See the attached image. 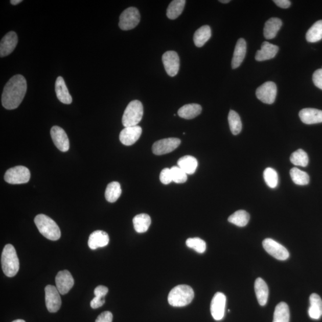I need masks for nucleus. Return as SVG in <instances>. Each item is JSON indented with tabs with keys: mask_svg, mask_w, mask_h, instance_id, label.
I'll list each match as a JSON object with an SVG mask.
<instances>
[{
	"mask_svg": "<svg viewBox=\"0 0 322 322\" xmlns=\"http://www.w3.org/2000/svg\"><path fill=\"white\" fill-rule=\"evenodd\" d=\"M322 39V20L314 23L306 34V39L309 42H316Z\"/></svg>",
	"mask_w": 322,
	"mask_h": 322,
	"instance_id": "72a5a7b5",
	"label": "nucleus"
},
{
	"mask_svg": "<svg viewBox=\"0 0 322 322\" xmlns=\"http://www.w3.org/2000/svg\"><path fill=\"white\" fill-rule=\"evenodd\" d=\"M12 322H26V321H25L24 320H21V319H17V320H14Z\"/></svg>",
	"mask_w": 322,
	"mask_h": 322,
	"instance_id": "8fccbe9b",
	"label": "nucleus"
},
{
	"mask_svg": "<svg viewBox=\"0 0 322 322\" xmlns=\"http://www.w3.org/2000/svg\"><path fill=\"white\" fill-rule=\"evenodd\" d=\"M163 62L167 73L170 77H174L180 69V58L174 51L165 53L162 57Z\"/></svg>",
	"mask_w": 322,
	"mask_h": 322,
	"instance_id": "f8f14e48",
	"label": "nucleus"
},
{
	"mask_svg": "<svg viewBox=\"0 0 322 322\" xmlns=\"http://www.w3.org/2000/svg\"><path fill=\"white\" fill-rule=\"evenodd\" d=\"M290 160L295 166L303 167H307L309 162L307 153L303 149L297 150L292 153Z\"/></svg>",
	"mask_w": 322,
	"mask_h": 322,
	"instance_id": "e433bc0d",
	"label": "nucleus"
},
{
	"mask_svg": "<svg viewBox=\"0 0 322 322\" xmlns=\"http://www.w3.org/2000/svg\"><path fill=\"white\" fill-rule=\"evenodd\" d=\"M299 116L303 123L311 125L322 123V110L305 108L300 111Z\"/></svg>",
	"mask_w": 322,
	"mask_h": 322,
	"instance_id": "6ab92c4d",
	"label": "nucleus"
},
{
	"mask_svg": "<svg viewBox=\"0 0 322 322\" xmlns=\"http://www.w3.org/2000/svg\"><path fill=\"white\" fill-rule=\"evenodd\" d=\"M35 223L40 234L51 241L60 239L61 232L56 222L44 214H38L35 218Z\"/></svg>",
	"mask_w": 322,
	"mask_h": 322,
	"instance_id": "7ed1b4c3",
	"label": "nucleus"
},
{
	"mask_svg": "<svg viewBox=\"0 0 322 322\" xmlns=\"http://www.w3.org/2000/svg\"><path fill=\"white\" fill-rule=\"evenodd\" d=\"M177 164L182 170L189 175L194 174L198 166V160L195 157L190 155L181 157L178 159Z\"/></svg>",
	"mask_w": 322,
	"mask_h": 322,
	"instance_id": "bb28decb",
	"label": "nucleus"
},
{
	"mask_svg": "<svg viewBox=\"0 0 322 322\" xmlns=\"http://www.w3.org/2000/svg\"><path fill=\"white\" fill-rule=\"evenodd\" d=\"M55 91L57 99L60 102L70 105L73 102V98L68 91L65 82L62 77H57L55 84Z\"/></svg>",
	"mask_w": 322,
	"mask_h": 322,
	"instance_id": "4be33fe9",
	"label": "nucleus"
},
{
	"mask_svg": "<svg viewBox=\"0 0 322 322\" xmlns=\"http://www.w3.org/2000/svg\"><path fill=\"white\" fill-rule=\"evenodd\" d=\"M159 178L160 181L164 185L170 184V182L173 181L171 170L167 168H164V169L160 172Z\"/></svg>",
	"mask_w": 322,
	"mask_h": 322,
	"instance_id": "a19ab883",
	"label": "nucleus"
},
{
	"mask_svg": "<svg viewBox=\"0 0 322 322\" xmlns=\"http://www.w3.org/2000/svg\"><path fill=\"white\" fill-rule=\"evenodd\" d=\"M21 2H22L21 0H12V1H10L11 4L13 5H19Z\"/></svg>",
	"mask_w": 322,
	"mask_h": 322,
	"instance_id": "de8ad7c7",
	"label": "nucleus"
},
{
	"mask_svg": "<svg viewBox=\"0 0 322 322\" xmlns=\"http://www.w3.org/2000/svg\"><path fill=\"white\" fill-rule=\"evenodd\" d=\"M273 2L278 6L283 9H288L291 5V2L289 0H274Z\"/></svg>",
	"mask_w": 322,
	"mask_h": 322,
	"instance_id": "49530a36",
	"label": "nucleus"
},
{
	"mask_svg": "<svg viewBox=\"0 0 322 322\" xmlns=\"http://www.w3.org/2000/svg\"><path fill=\"white\" fill-rule=\"evenodd\" d=\"M290 175L293 182L295 185L305 186L309 183L310 177L309 174L297 168H293L290 171Z\"/></svg>",
	"mask_w": 322,
	"mask_h": 322,
	"instance_id": "c9c22d12",
	"label": "nucleus"
},
{
	"mask_svg": "<svg viewBox=\"0 0 322 322\" xmlns=\"http://www.w3.org/2000/svg\"><path fill=\"white\" fill-rule=\"evenodd\" d=\"M313 81L317 88L322 89V68L314 72L313 75Z\"/></svg>",
	"mask_w": 322,
	"mask_h": 322,
	"instance_id": "79ce46f5",
	"label": "nucleus"
},
{
	"mask_svg": "<svg viewBox=\"0 0 322 322\" xmlns=\"http://www.w3.org/2000/svg\"><path fill=\"white\" fill-rule=\"evenodd\" d=\"M27 90L26 79L21 75H14L7 82L4 88L2 105L8 110L16 109L22 102Z\"/></svg>",
	"mask_w": 322,
	"mask_h": 322,
	"instance_id": "f257e3e1",
	"label": "nucleus"
},
{
	"mask_svg": "<svg viewBox=\"0 0 322 322\" xmlns=\"http://www.w3.org/2000/svg\"><path fill=\"white\" fill-rule=\"evenodd\" d=\"M277 95V87L273 82H265L256 90L257 98L264 103L269 105L274 102Z\"/></svg>",
	"mask_w": 322,
	"mask_h": 322,
	"instance_id": "9d476101",
	"label": "nucleus"
},
{
	"mask_svg": "<svg viewBox=\"0 0 322 322\" xmlns=\"http://www.w3.org/2000/svg\"><path fill=\"white\" fill-rule=\"evenodd\" d=\"M113 315L110 311H104L100 314L95 322H112Z\"/></svg>",
	"mask_w": 322,
	"mask_h": 322,
	"instance_id": "37998d69",
	"label": "nucleus"
},
{
	"mask_svg": "<svg viewBox=\"0 0 322 322\" xmlns=\"http://www.w3.org/2000/svg\"><path fill=\"white\" fill-rule=\"evenodd\" d=\"M228 121L232 133L234 135L239 134L242 128V121L239 114L235 110H231L228 113Z\"/></svg>",
	"mask_w": 322,
	"mask_h": 322,
	"instance_id": "f704fd0d",
	"label": "nucleus"
},
{
	"mask_svg": "<svg viewBox=\"0 0 322 322\" xmlns=\"http://www.w3.org/2000/svg\"><path fill=\"white\" fill-rule=\"evenodd\" d=\"M31 173L27 167L16 166L10 168L6 172L5 180L12 185L27 183L30 181Z\"/></svg>",
	"mask_w": 322,
	"mask_h": 322,
	"instance_id": "423d86ee",
	"label": "nucleus"
},
{
	"mask_svg": "<svg viewBox=\"0 0 322 322\" xmlns=\"http://www.w3.org/2000/svg\"><path fill=\"white\" fill-rule=\"evenodd\" d=\"M185 0H174L170 3L167 10V16L170 19L174 20L180 15L185 9Z\"/></svg>",
	"mask_w": 322,
	"mask_h": 322,
	"instance_id": "c756f323",
	"label": "nucleus"
},
{
	"mask_svg": "<svg viewBox=\"0 0 322 322\" xmlns=\"http://www.w3.org/2000/svg\"><path fill=\"white\" fill-rule=\"evenodd\" d=\"M2 269L7 277H14L19 270V261L16 249L11 244L4 248L2 255Z\"/></svg>",
	"mask_w": 322,
	"mask_h": 322,
	"instance_id": "20e7f679",
	"label": "nucleus"
},
{
	"mask_svg": "<svg viewBox=\"0 0 322 322\" xmlns=\"http://www.w3.org/2000/svg\"><path fill=\"white\" fill-rule=\"evenodd\" d=\"M18 42L16 32L10 31L4 37L0 42V56L6 57L15 49Z\"/></svg>",
	"mask_w": 322,
	"mask_h": 322,
	"instance_id": "f3484780",
	"label": "nucleus"
},
{
	"mask_svg": "<svg viewBox=\"0 0 322 322\" xmlns=\"http://www.w3.org/2000/svg\"><path fill=\"white\" fill-rule=\"evenodd\" d=\"M246 53V42L244 39L240 38L236 43L234 56L232 61L233 69H236L241 65Z\"/></svg>",
	"mask_w": 322,
	"mask_h": 322,
	"instance_id": "412c9836",
	"label": "nucleus"
},
{
	"mask_svg": "<svg viewBox=\"0 0 322 322\" xmlns=\"http://www.w3.org/2000/svg\"><path fill=\"white\" fill-rule=\"evenodd\" d=\"M122 193L121 185L117 181L110 182L107 185L105 191L106 199L110 203L116 202L119 199Z\"/></svg>",
	"mask_w": 322,
	"mask_h": 322,
	"instance_id": "2f4dec72",
	"label": "nucleus"
},
{
	"mask_svg": "<svg viewBox=\"0 0 322 322\" xmlns=\"http://www.w3.org/2000/svg\"><path fill=\"white\" fill-rule=\"evenodd\" d=\"M264 178L265 182L268 187L274 189L277 187L278 184V175L277 172L273 168H267L264 171Z\"/></svg>",
	"mask_w": 322,
	"mask_h": 322,
	"instance_id": "4c0bfd02",
	"label": "nucleus"
},
{
	"mask_svg": "<svg viewBox=\"0 0 322 322\" xmlns=\"http://www.w3.org/2000/svg\"><path fill=\"white\" fill-rule=\"evenodd\" d=\"M142 134V128L139 125L125 127L120 132V140L123 145L131 146L138 141Z\"/></svg>",
	"mask_w": 322,
	"mask_h": 322,
	"instance_id": "dca6fc26",
	"label": "nucleus"
},
{
	"mask_svg": "<svg viewBox=\"0 0 322 322\" xmlns=\"http://www.w3.org/2000/svg\"><path fill=\"white\" fill-rule=\"evenodd\" d=\"M290 312L288 304L282 302L275 308L273 322H289Z\"/></svg>",
	"mask_w": 322,
	"mask_h": 322,
	"instance_id": "7c9ffc66",
	"label": "nucleus"
},
{
	"mask_svg": "<svg viewBox=\"0 0 322 322\" xmlns=\"http://www.w3.org/2000/svg\"><path fill=\"white\" fill-rule=\"evenodd\" d=\"M181 141L177 138H168L156 142L152 146V152L156 155H163L174 151L180 146Z\"/></svg>",
	"mask_w": 322,
	"mask_h": 322,
	"instance_id": "9b49d317",
	"label": "nucleus"
},
{
	"mask_svg": "<svg viewBox=\"0 0 322 322\" xmlns=\"http://www.w3.org/2000/svg\"><path fill=\"white\" fill-rule=\"evenodd\" d=\"M56 287L60 294H66L74 285V279L69 271H60L56 277Z\"/></svg>",
	"mask_w": 322,
	"mask_h": 322,
	"instance_id": "2eb2a0df",
	"label": "nucleus"
},
{
	"mask_svg": "<svg viewBox=\"0 0 322 322\" xmlns=\"http://www.w3.org/2000/svg\"><path fill=\"white\" fill-rule=\"evenodd\" d=\"M172 179L176 183H184L188 179V174L182 170L178 166H174L171 168Z\"/></svg>",
	"mask_w": 322,
	"mask_h": 322,
	"instance_id": "ea45409f",
	"label": "nucleus"
},
{
	"mask_svg": "<svg viewBox=\"0 0 322 322\" xmlns=\"http://www.w3.org/2000/svg\"><path fill=\"white\" fill-rule=\"evenodd\" d=\"M45 300L47 309L50 313H56L60 309L62 300L60 292L55 286L49 285L45 288Z\"/></svg>",
	"mask_w": 322,
	"mask_h": 322,
	"instance_id": "1a4fd4ad",
	"label": "nucleus"
},
{
	"mask_svg": "<svg viewBox=\"0 0 322 322\" xmlns=\"http://www.w3.org/2000/svg\"><path fill=\"white\" fill-rule=\"evenodd\" d=\"M202 112V107L198 104H188L178 110V116L186 120H192L198 117Z\"/></svg>",
	"mask_w": 322,
	"mask_h": 322,
	"instance_id": "a878e982",
	"label": "nucleus"
},
{
	"mask_svg": "<svg viewBox=\"0 0 322 322\" xmlns=\"http://www.w3.org/2000/svg\"><path fill=\"white\" fill-rule=\"evenodd\" d=\"M105 303V298H101V297L95 296L90 302V306L93 309H98V308L102 307Z\"/></svg>",
	"mask_w": 322,
	"mask_h": 322,
	"instance_id": "a18cd8bd",
	"label": "nucleus"
},
{
	"mask_svg": "<svg viewBox=\"0 0 322 322\" xmlns=\"http://www.w3.org/2000/svg\"><path fill=\"white\" fill-rule=\"evenodd\" d=\"M310 306L309 315L311 318L318 320L322 316V300L317 293H312L310 296Z\"/></svg>",
	"mask_w": 322,
	"mask_h": 322,
	"instance_id": "b1692460",
	"label": "nucleus"
},
{
	"mask_svg": "<svg viewBox=\"0 0 322 322\" xmlns=\"http://www.w3.org/2000/svg\"><path fill=\"white\" fill-rule=\"evenodd\" d=\"M263 246L266 252L275 259L285 261L289 257L288 250L285 247L275 242L273 239L270 238L264 239Z\"/></svg>",
	"mask_w": 322,
	"mask_h": 322,
	"instance_id": "6e6552de",
	"label": "nucleus"
},
{
	"mask_svg": "<svg viewBox=\"0 0 322 322\" xmlns=\"http://www.w3.org/2000/svg\"><path fill=\"white\" fill-rule=\"evenodd\" d=\"M109 289L106 286L103 285L98 286L95 289L94 293L95 296L101 297L105 298L107 293H108Z\"/></svg>",
	"mask_w": 322,
	"mask_h": 322,
	"instance_id": "c03bdc74",
	"label": "nucleus"
},
{
	"mask_svg": "<svg viewBox=\"0 0 322 322\" xmlns=\"http://www.w3.org/2000/svg\"><path fill=\"white\" fill-rule=\"evenodd\" d=\"M219 2L222 3H228L231 2L230 0H220Z\"/></svg>",
	"mask_w": 322,
	"mask_h": 322,
	"instance_id": "09e8293b",
	"label": "nucleus"
},
{
	"mask_svg": "<svg viewBox=\"0 0 322 322\" xmlns=\"http://www.w3.org/2000/svg\"><path fill=\"white\" fill-rule=\"evenodd\" d=\"M226 297L224 293L217 292L214 295L211 303V313L214 320H221L224 316Z\"/></svg>",
	"mask_w": 322,
	"mask_h": 322,
	"instance_id": "ddd939ff",
	"label": "nucleus"
},
{
	"mask_svg": "<svg viewBox=\"0 0 322 322\" xmlns=\"http://www.w3.org/2000/svg\"><path fill=\"white\" fill-rule=\"evenodd\" d=\"M211 37V30L209 25H204L195 32L193 41L198 48H201Z\"/></svg>",
	"mask_w": 322,
	"mask_h": 322,
	"instance_id": "c85d7f7f",
	"label": "nucleus"
},
{
	"mask_svg": "<svg viewBox=\"0 0 322 322\" xmlns=\"http://www.w3.org/2000/svg\"><path fill=\"white\" fill-rule=\"evenodd\" d=\"M141 20V14L135 7H129L121 13L120 17L119 27L122 30H132L137 26Z\"/></svg>",
	"mask_w": 322,
	"mask_h": 322,
	"instance_id": "0eeeda50",
	"label": "nucleus"
},
{
	"mask_svg": "<svg viewBox=\"0 0 322 322\" xmlns=\"http://www.w3.org/2000/svg\"><path fill=\"white\" fill-rule=\"evenodd\" d=\"M54 144L57 148L63 152H66L70 149V141L66 132L63 128L58 126H54L50 131Z\"/></svg>",
	"mask_w": 322,
	"mask_h": 322,
	"instance_id": "4468645a",
	"label": "nucleus"
},
{
	"mask_svg": "<svg viewBox=\"0 0 322 322\" xmlns=\"http://www.w3.org/2000/svg\"><path fill=\"white\" fill-rule=\"evenodd\" d=\"M249 214L244 210H239L231 215L228 218L230 223L239 227H245L249 221Z\"/></svg>",
	"mask_w": 322,
	"mask_h": 322,
	"instance_id": "473e14b6",
	"label": "nucleus"
},
{
	"mask_svg": "<svg viewBox=\"0 0 322 322\" xmlns=\"http://www.w3.org/2000/svg\"><path fill=\"white\" fill-rule=\"evenodd\" d=\"M258 302L261 306H264L267 303L268 288L266 282L260 278L256 279L254 285Z\"/></svg>",
	"mask_w": 322,
	"mask_h": 322,
	"instance_id": "393cba45",
	"label": "nucleus"
},
{
	"mask_svg": "<svg viewBox=\"0 0 322 322\" xmlns=\"http://www.w3.org/2000/svg\"><path fill=\"white\" fill-rule=\"evenodd\" d=\"M109 237L106 232L96 231L89 235L88 241L89 248L95 250L108 245Z\"/></svg>",
	"mask_w": 322,
	"mask_h": 322,
	"instance_id": "a211bd4d",
	"label": "nucleus"
},
{
	"mask_svg": "<svg viewBox=\"0 0 322 322\" xmlns=\"http://www.w3.org/2000/svg\"><path fill=\"white\" fill-rule=\"evenodd\" d=\"M186 243L189 248L200 254L205 252L206 248L205 242L199 238H189Z\"/></svg>",
	"mask_w": 322,
	"mask_h": 322,
	"instance_id": "58836bf2",
	"label": "nucleus"
},
{
	"mask_svg": "<svg viewBox=\"0 0 322 322\" xmlns=\"http://www.w3.org/2000/svg\"><path fill=\"white\" fill-rule=\"evenodd\" d=\"M143 107L141 102L135 100L128 104L124 111L123 124L125 127L136 126L142 120Z\"/></svg>",
	"mask_w": 322,
	"mask_h": 322,
	"instance_id": "39448f33",
	"label": "nucleus"
},
{
	"mask_svg": "<svg viewBox=\"0 0 322 322\" xmlns=\"http://www.w3.org/2000/svg\"><path fill=\"white\" fill-rule=\"evenodd\" d=\"M282 21L277 17H271L265 24L264 28V37L267 39L275 37L278 32L281 28Z\"/></svg>",
	"mask_w": 322,
	"mask_h": 322,
	"instance_id": "5701e85b",
	"label": "nucleus"
},
{
	"mask_svg": "<svg viewBox=\"0 0 322 322\" xmlns=\"http://www.w3.org/2000/svg\"><path fill=\"white\" fill-rule=\"evenodd\" d=\"M132 222L135 231L139 234H143L148 231L151 224V218L148 214H140L134 217Z\"/></svg>",
	"mask_w": 322,
	"mask_h": 322,
	"instance_id": "cd10ccee",
	"label": "nucleus"
},
{
	"mask_svg": "<svg viewBox=\"0 0 322 322\" xmlns=\"http://www.w3.org/2000/svg\"><path fill=\"white\" fill-rule=\"evenodd\" d=\"M278 51V46L265 41L261 44V49L257 52L256 60L261 62L273 59L277 55Z\"/></svg>",
	"mask_w": 322,
	"mask_h": 322,
	"instance_id": "aec40b11",
	"label": "nucleus"
},
{
	"mask_svg": "<svg viewBox=\"0 0 322 322\" xmlns=\"http://www.w3.org/2000/svg\"><path fill=\"white\" fill-rule=\"evenodd\" d=\"M195 293L191 286L180 285L171 290L168 296L171 306L181 307L188 305L194 298Z\"/></svg>",
	"mask_w": 322,
	"mask_h": 322,
	"instance_id": "f03ea898",
	"label": "nucleus"
}]
</instances>
